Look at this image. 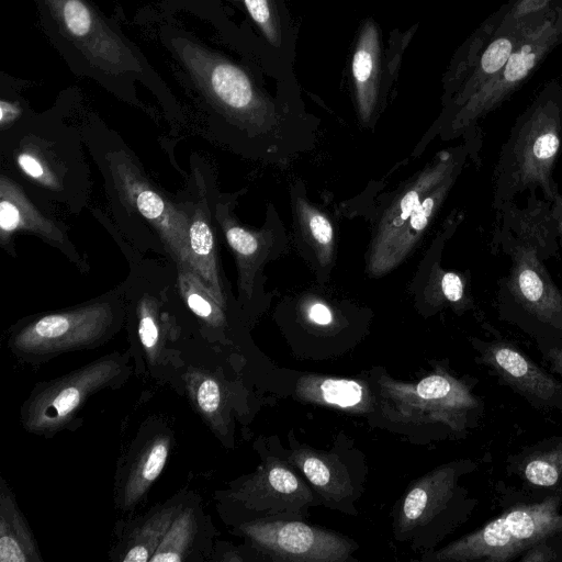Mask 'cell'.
I'll return each instance as SVG.
<instances>
[{"label":"cell","mask_w":562,"mask_h":562,"mask_svg":"<svg viewBox=\"0 0 562 562\" xmlns=\"http://www.w3.org/2000/svg\"><path fill=\"white\" fill-rule=\"evenodd\" d=\"M562 149V88L549 82L517 117L493 173L495 210L522 192L541 191L551 204L561 195L553 178Z\"/></svg>","instance_id":"1"},{"label":"cell","mask_w":562,"mask_h":562,"mask_svg":"<svg viewBox=\"0 0 562 562\" xmlns=\"http://www.w3.org/2000/svg\"><path fill=\"white\" fill-rule=\"evenodd\" d=\"M560 498L519 505L435 552L428 560L438 562H506L532 546L562 532Z\"/></svg>","instance_id":"2"},{"label":"cell","mask_w":562,"mask_h":562,"mask_svg":"<svg viewBox=\"0 0 562 562\" xmlns=\"http://www.w3.org/2000/svg\"><path fill=\"white\" fill-rule=\"evenodd\" d=\"M562 42V8L537 15L504 67L476 93L449 112L447 132L457 137L505 102L535 72L548 54Z\"/></svg>","instance_id":"3"},{"label":"cell","mask_w":562,"mask_h":562,"mask_svg":"<svg viewBox=\"0 0 562 562\" xmlns=\"http://www.w3.org/2000/svg\"><path fill=\"white\" fill-rule=\"evenodd\" d=\"M380 384L385 411L402 422H439L460 430L477 405L469 389L446 373L429 374L417 383L383 378Z\"/></svg>","instance_id":"4"},{"label":"cell","mask_w":562,"mask_h":562,"mask_svg":"<svg viewBox=\"0 0 562 562\" xmlns=\"http://www.w3.org/2000/svg\"><path fill=\"white\" fill-rule=\"evenodd\" d=\"M175 46L193 79L216 105L250 124L267 122L269 103L240 67L187 38L177 40Z\"/></svg>","instance_id":"5"},{"label":"cell","mask_w":562,"mask_h":562,"mask_svg":"<svg viewBox=\"0 0 562 562\" xmlns=\"http://www.w3.org/2000/svg\"><path fill=\"white\" fill-rule=\"evenodd\" d=\"M243 530L273 560L338 562L348 560L352 550L347 539L300 521H257Z\"/></svg>","instance_id":"6"},{"label":"cell","mask_w":562,"mask_h":562,"mask_svg":"<svg viewBox=\"0 0 562 562\" xmlns=\"http://www.w3.org/2000/svg\"><path fill=\"white\" fill-rule=\"evenodd\" d=\"M111 168L124 200L156 227L178 266L189 267L190 218L153 188L131 160H115Z\"/></svg>","instance_id":"7"},{"label":"cell","mask_w":562,"mask_h":562,"mask_svg":"<svg viewBox=\"0 0 562 562\" xmlns=\"http://www.w3.org/2000/svg\"><path fill=\"white\" fill-rule=\"evenodd\" d=\"M61 33L98 67L117 71L132 67V54L87 0H45Z\"/></svg>","instance_id":"8"},{"label":"cell","mask_w":562,"mask_h":562,"mask_svg":"<svg viewBox=\"0 0 562 562\" xmlns=\"http://www.w3.org/2000/svg\"><path fill=\"white\" fill-rule=\"evenodd\" d=\"M111 322V307L105 303H94L38 318L16 335L14 344L23 352L66 350L95 340Z\"/></svg>","instance_id":"9"},{"label":"cell","mask_w":562,"mask_h":562,"mask_svg":"<svg viewBox=\"0 0 562 562\" xmlns=\"http://www.w3.org/2000/svg\"><path fill=\"white\" fill-rule=\"evenodd\" d=\"M465 151H442L418 172L383 212L372 239L368 270L382 257L422 200L451 175L459 172Z\"/></svg>","instance_id":"10"},{"label":"cell","mask_w":562,"mask_h":562,"mask_svg":"<svg viewBox=\"0 0 562 562\" xmlns=\"http://www.w3.org/2000/svg\"><path fill=\"white\" fill-rule=\"evenodd\" d=\"M115 369L113 361L94 363L48 386L27 409L29 428L44 431L61 426L90 393L114 375Z\"/></svg>","instance_id":"11"},{"label":"cell","mask_w":562,"mask_h":562,"mask_svg":"<svg viewBox=\"0 0 562 562\" xmlns=\"http://www.w3.org/2000/svg\"><path fill=\"white\" fill-rule=\"evenodd\" d=\"M482 355L483 361L522 395L552 403L562 394V385L555 379L509 342L488 344Z\"/></svg>","instance_id":"12"},{"label":"cell","mask_w":562,"mask_h":562,"mask_svg":"<svg viewBox=\"0 0 562 562\" xmlns=\"http://www.w3.org/2000/svg\"><path fill=\"white\" fill-rule=\"evenodd\" d=\"M459 172L445 179L422 200L382 257L369 269L372 276L391 271L408 256L443 203Z\"/></svg>","instance_id":"13"},{"label":"cell","mask_w":562,"mask_h":562,"mask_svg":"<svg viewBox=\"0 0 562 562\" xmlns=\"http://www.w3.org/2000/svg\"><path fill=\"white\" fill-rule=\"evenodd\" d=\"M20 231L37 234L44 238L59 241L61 233L57 226L42 215L30 202L21 187L10 178H0V239L8 243Z\"/></svg>","instance_id":"14"},{"label":"cell","mask_w":562,"mask_h":562,"mask_svg":"<svg viewBox=\"0 0 562 562\" xmlns=\"http://www.w3.org/2000/svg\"><path fill=\"white\" fill-rule=\"evenodd\" d=\"M381 69V46L376 25L367 21L352 56L351 71L360 117L368 122L374 111Z\"/></svg>","instance_id":"15"},{"label":"cell","mask_w":562,"mask_h":562,"mask_svg":"<svg viewBox=\"0 0 562 562\" xmlns=\"http://www.w3.org/2000/svg\"><path fill=\"white\" fill-rule=\"evenodd\" d=\"M456 479L457 469L449 464L418 480L404 498L402 527L411 528L430 520L450 498Z\"/></svg>","instance_id":"16"},{"label":"cell","mask_w":562,"mask_h":562,"mask_svg":"<svg viewBox=\"0 0 562 562\" xmlns=\"http://www.w3.org/2000/svg\"><path fill=\"white\" fill-rule=\"evenodd\" d=\"M249 490L260 506L274 510L299 508L313 498L299 477L279 461L263 465L250 482Z\"/></svg>","instance_id":"17"},{"label":"cell","mask_w":562,"mask_h":562,"mask_svg":"<svg viewBox=\"0 0 562 562\" xmlns=\"http://www.w3.org/2000/svg\"><path fill=\"white\" fill-rule=\"evenodd\" d=\"M295 394L305 402L353 411H364L369 402L368 391L360 382L315 374L301 376Z\"/></svg>","instance_id":"18"},{"label":"cell","mask_w":562,"mask_h":562,"mask_svg":"<svg viewBox=\"0 0 562 562\" xmlns=\"http://www.w3.org/2000/svg\"><path fill=\"white\" fill-rule=\"evenodd\" d=\"M189 256V268L196 273L222 305L224 299L217 270L214 235L201 207H198L190 218Z\"/></svg>","instance_id":"19"},{"label":"cell","mask_w":562,"mask_h":562,"mask_svg":"<svg viewBox=\"0 0 562 562\" xmlns=\"http://www.w3.org/2000/svg\"><path fill=\"white\" fill-rule=\"evenodd\" d=\"M290 459L326 498L341 501L351 493L347 473L331 458L308 449H297Z\"/></svg>","instance_id":"20"},{"label":"cell","mask_w":562,"mask_h":562,"mask_svg":"<svg viewBox=\"0 0 562 562\" xmlns=\"http://www.w3.org/2000/svg\"><path fill=\"white\" fill-rule=\"evenodd\" d=\"M36 549L25 521L10 496L2 492L0 525V561L26 562L36 559Z\"/></svg>","instance_id":"21"},{"label":"cell","mask_w":562,"mask_h":562,"mask_svg":"<svg viewBox=\"0 0 562 562\" xmlns=\"http://www.w3.org/2000/svg\"><path fill=\"white\" fill-rule=\"evenodd\" d=\"M169 452L167 439L157 438L142 453L126 479L124 501L136 502L161 473Z\"/></svg>","instance_id":"22"},{"label":"cell","mask_w":562,"mask_h":562,"mask_svg":"<svg viewBox=\"0 0 562 562\" xmlns=\"http://www.w3.org/2000/svg\"><path fill=\"white\" fill-rule=\"evenodd\" d=\"M176 508H161L144 521L132 536L130 547L122 558L125 562L149 561L176 517Z\"/></svg>","instance_id":"23"},{"label":"cell","mask_w":562,"mask_h":562,"mask_svg":"<svg viewBox=\"0 0 562 562\" xmlns=\"http://www.w3.org/2000/svg\"><path fill=\"white\" fill-rule=\"evenodd\" d=\"M297 217L306 239L323 265L329 263L334 247V227L329 218L310 204L297 203Z\"/></svg>","instance_id":"24"},{"label":"cell","mask_w":562,"mask_h":562,"mask_svg":"<svg viewBox=\"0 0 562 562\" xmlns=\"http://www.w3.org/2000/svg\"><path fill=\"white\" fill-rule=\"evenodd\" d=\"M195 532L192 513L182 512L175 517L167 533L149 559L150 562H179L184 560Z\"/></svg>","instance_id":"25"},{"label":"cell","mask_w":562,"mask_h":562,"mask_svg":"<svg viewBox=\"0 0 562 562\" xmlns=\"http://www.w3.org/2000/svg\"><path fill=\"white\" fill-rule=\"evenodd\" d=\"M179 267V288L189 308L209 322L222 319L220 303L196 273L189 267Z\"/></svg>","instance_id":"26"},{"label":"cell","mask_w":562,"mask_h":562,"mask_svg":"<svg viewBox=\"0 0 562 562\" xmlns=\"http://www.w3.org/2000/svg\"><path fill=\"white\" fill-rule=\"evenodd\" d=\"M524 477L541 487L554 486L562 482V446L535 452L522 465Z\"/></svg>","instance_id":"27"},{"label":"cell","mask_w":562,"mask_h":562,"mask_svg":"<svg viewBox=\"0 0 562 562\" xmlns=\"http://www.w3.org/2000/svg\"><path fill=\"white\" fill-rule=\"evenodd\" d=\"M15 161L20 170L31 180L47 188L59 186L57 175L49 159L35 147H24L16 156Z\"/></svg>","instance_id":"28"},{"label":"cell","mask_w":562,"mask_h":562,"mask_svg":"<svg viewBox=\"0 0 562 562\" xmlns=\"http://www.w3.org/2000/svg\"><path fill=\"white\" fill-rule=\"evenodd\" d=\"M223 227L227 243L237 255L239 266H249L261 247L259 234L231 222L223 224Z\"/></svg>","instance_id":"29"},{"label":"cell","mask_w":562,"mask_h":562,"mask_svg":"<svg viewBox=\"0 0 562 562\" xmlns=\"http://www.w3.org/2000/svg\"><path fill=\"white\" fill-rule=\"evenodd\" d=\"M250 18L258 25L262 34L272 45L281 41L280 27L276 11L270 0H241Z\"/></svg>","instance_id":"30"},{"label":"cell","mask_w":562,"mask_h":562,"mask_svg":"<svg viewBox=\"0 0 562 562\" xmlns=\"http://www.w3.org/2000/svg\"><path fill=\"white\" fill-rule=\"evenodd\" d=\"M553 0H513L506 5L504 19L521 22L552 9Z\"/></svg>","instance_id":"31"},{"label":"cell","mask_w":562,"mask_h":562,"mask_svg":"<svg viewBox=\"0 0 562 562\" xmlns=\"http://www.w3.org/2000/svg\"><path fill=\"white\" fill-rule=\"evenodd\" d=\"M139 338L146 349L154 348L159 338L154 303L150 299L143 300L139 306Z\"/></svg>","instance_id":"32"},{"label":"cell","mask_w":562,"mask_h":562,"mask_svg":"<svg viewBox=\"0 0 562 562\" xmlns=\"http://www.w3.org/2000/svg\"><path fill=\"white\" fill-rule=\"evenodd\" d=\"M438 286L446 301L453 304L463 302L465 284L460 274L451 271H441L438 279Z\"/></svg>","instance_id":"33"},{"label":"cell","mask_w":562,"mask_h":562,"mask_svg":"<svg viewBox=\"0 0 562 562\" xmlns=\"http://www.w3.org/2000/svg\"><path fill=\"white\" fill-rule=\"evenodd\" d=\"M196 401L204 413H215L221 403V392L216 381L213 379L204 380L198 389Z\"/></svg>","instance_id":"34"},{"label":"cell","mask_w":562,"mask_h":562,"mask_svg":"<svg viewBox=\"0 0 562 562\" xmlns=\"http://www.w3.org/2000/svg\"><path fill=\"white\" fill-rule=\"evenodd\" d=\"M544 541H541L526 550L524 555L520 558V561L544 562L555 560L557 557L554 551L549 546H547Z\"/></svg>","instance_id":"35"},{"label":"cell","mask_w":562,"mask_h":562,"mask_svg":"<svg viewBox=\"0 0 562 562\" xmlns=\"http://www.w3.org/2000/svg\"><path fill=\"white\" fill-rule=\"evenodd\" d=\"M308 318L317 325H328L333 315L330 310L323 303H314L308 307Z\"/></svg>","instance_id":"36"},{"label":"cell","mask_w":562,"mask_h":562,"mask_svg":"<svg viewBox=\"0 0 562 562\" xmlns=\"http://www.w3.org/2000/svg\"><path fill=\"white\" fill-rule=\"evenodd\" d=\"M0 123L2 127L11 124L14 120H16L21 113L20 108L16 104L1 101L0 102Z\"/></svg>","instance_id":"37"},{"label":"cell","mask_w":562,"mask_h":562,"mask_svg":"<svg viewBox=\"0 0 562 562\" xmlns=\"http://www.w3.org/2000/svg\"><path fill=\"white\" fill-rule=\"evenodd\" d=\"M546 358L552 368L562 375V349L555 347L548 349L546 351Z\"/></svg>","instance_id":"38"},{"label":"cell","mask_w":562,"mask_h":562,"mask_svg":"<svg viewBox=\"0 0 562 562\" xmlns=\"http://www.w3.org/2000/svg\"><path fill=\"white\" fill-rule=\"evenodd\" d=\"M233 1H237V0H233Z\"/></svg>","instance_id":"39"}]
</instances>
